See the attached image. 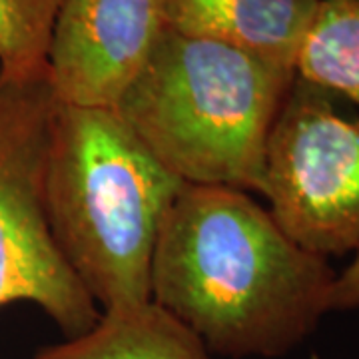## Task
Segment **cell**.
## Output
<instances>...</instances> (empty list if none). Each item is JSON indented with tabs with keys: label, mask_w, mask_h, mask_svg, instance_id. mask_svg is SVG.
Here are the masks:
<instances>
[{
	"label": "cell",
	"mask_w": 359,
	"mask_h": 359,
	"mask_svg": "<svg viewBox=\"0 0 359 359\" xmlns=\"http://www.w3.org/2000/svg\"><path fill=\"white\" fill-rule=\"evenodd\" d=\"M335 276L248 192L184 184L158 236L150 299L208 351L283 358L330 311Z\"/></svg>",
	"instance_id": "6da1fadb"
},
{
	"label": "cell",
	"mask_w": 359,
	"mask_h": 359,
	"mask_svg": "<svg viewBox=\"0 0 359 359\" xmlns=\"http://www.w3.org/2000/svg\"><path fill=\"white\" fill-rule=\"evenodd\" d=\"M182 188L114 108L56 100L44 166L46 224L102 309L150 299L158 236Z\"/></svg>",
	"instance_id": "7a4b0ae2"
},
{
	"label": "cell",
	"mask_w": 359,
	"mask_h": 359,
	"mask_svg": "<svg viewBox=\"0 0 359 359\" xmlns=\"http://www.w3.org/2000/svg\"><path fill=\"white\" fill-rule=\"evenodd\" d=\"M295 70L164 30L114 110L184 184L264 192L266 154Z\"/></svg>",
	"instance_id": "3957f363"
},
{
	"label": "cell",
	"mask_w": 359,
	"mask_h": 359,
	"mask_svg": "<svg viewBox=\"0 0 359 359\" xmlns=\"http://www.w3.org/2000/svg\"><path fill=\"white\" fill-rule=\"evenodd\" d=\"M56 96L48 74L0 76V308L30 302L66 339L100 311L52 240L44 214V166Z\"/></svg>",
	"instance_id": "277c9868"
},
{
	"label": "cell",
	"mask_w": 359,
	"mask_h": 359,
	"mask_svg": "<svg viewBox=\"0 0 359 359\" xmlns=\"http://www.w3.org/2000/svg\"><path fill=\"white\" fill-rule=\"evenodd\" d=\"M295 74L271 128L264 192L269 214L320 257L359 252V116Z\"/></svg>",
	"instance_id": "5b68a950"
},
{
	"label": "cell",
	"mask_w": 359,
	"mask_h": 359,
	"mask_svg": "<svg viewBox=\"0 0 359 359\" xmlns=\"http://www.w3.org/2000/svg\"><path fill=\"white\" fill-rule=\"evenodd\" d=\"M164 30V0H62L46 58L56 100L114 108Z\"/></svg>",
	"instance_id": "8992f818"
},
{
	"label": "cell",
	"mask_w": 359,
	"mask_h": 359,
	"mask_svg": "<svg viewBox=\"0 0 359 359\" xmlns=\"http://www.w3.org/2000/svg\"><path fill=\"white\" fill-rule=\"evenodd\" d=\"M320 0H164L168 30L295 70Z\"/></svg>",
	"instance_id": "52a82bcc"
},
{
	"label": "cell",
	"mask_w": 359,
	"mask_h": 359,
	"mask_svg": "<svg viewBox=\"0 0 359 359\" xmlns=\"http://www.w3.org/2000/svg\"><path fill=\"white\" fill-rule=\"evenodd\" d=\"M34 359H210L205 344L156 302L102 309L78 337L40 347Z\"/></svg>",
	"instance_id": "ba28073f"
},
{
	"label": "cell",
	"mask_w": 359,
	"mask_h": 359,
	"mask_svg": "<svg viewBox=\"0 0 359 359\" xmlns=\"http://www.w3.org/2000/svg\"><path fill=\"white\" fill-rule=\"evenodd\" d=\"M295 74L359 106V0H320Z\"/></svg>",
	"instance_id": "9c48e42d"
},
{
	"label": "cell",
	"mask_w": 359,
	"mask_h": 359,
	"mask_svg": "<svg viewBox=\"0 0 359 359\" xmlns=\"http://www.w3.org/2000/svg\"><path fill=\"white\" fill-rule=\"evenodd\" d=\"M62 0H0V76L48 74V44Z\"/></svg>",
	"instance_id": "30bf717a"
},
{
	"label": "cell",
	"mask_w": 359,
	"mask_h": 359,
	"mask_svg": "<svg viewBox=\"0 0 359 359\" xmlns=\"http://www.w3.org/2000/svg\"><path fill=\"white\" fill-rule=\"evenodd\" d=\"M359 309V252L335 276V282L330 292V311Z\"/></svg>",
	"instance_id": "8fae6325"
}]
</instances>
